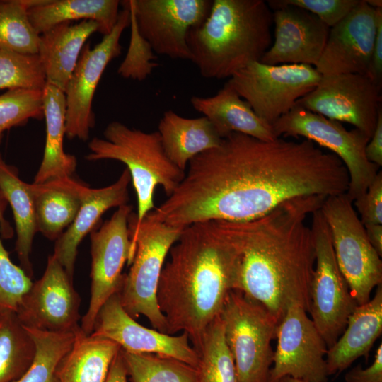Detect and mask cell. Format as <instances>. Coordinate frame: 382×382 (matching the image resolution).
Instances as JSON below:
<instances>
[{
  "instance_id": "obj_1",
  "label": "cell",
  "mask_w": 382,
  "mask_h": 382,
  "mask_svg": "<svg viewBox=\"0 0 382 382\" xmlns=\"http://www.w3.org/2000/svg\"><path fill=\"white\" fill-rule=\"evenodd\" d=\"M173 194L146 217L185 228L211 221L243 222L299 197L346 193L342 161L307 139L262 141L233 132L193 158Z\"/></svg>"
},
{
  "instance_id": "obj_2",
  "label": "cell",
  "mask_w": 382,
  "mask_h": 382,
  "mask_svg": "<svg viewBox=\"0 0 382 382\" xmlns=\"http://www.w3.org/2000/svg\"><path fill=\"white\" fill-rule=\"evenodd\" d=\"M325 198L296 197L251 221H215L239 252L236 290L262 304L278 324L292 303L309 313L316 253L306 221Z\"/></svg>"
},
{
  "instance_id": "obj_3",
  "label": "cell",
  "mask_w": 382,
  "mask_h": 382,
  "mask_svg": "<svg viewBox=\"0 0 382 382\" xmlns=\"http://www.w3.org/2000/svg\"><path fill=\"white\" fill-rule=\"evenodd\" d=\"M157 289L167 334L185 332L196 349L237 289L239 252L215 221L185 227L169 250Z\"/></svg>"
},
{
  "instance_id": "obj_4",
  "label": "cell",
  "mask_w": 382,
  "mask_h": 382,
  "mask_svg": "<svg viewBox=\"0 0 382 382\" xmlns=\"http://www.w3.org/2000/svg\"><path fill=\"white\" fill-rule=\"evenodd\" d=\"M273 13L263 0H213L206 19L187 35L190 61L202 77L223 79L271 47Z\"/></svg>"
},
{
  "instance_id": "obj_5",
  "label": "cell",
  "mask_w": 382,
  "mask_h": 382,
  "mask_svg": "<svg viewBox=\"0 0 382 382\" xmlns=\"http://www.w3.org/2000/svg\"><path fill=\"white\" fill-rule=\"evenodd\" d=\"M88 147V161L110 159L127 166L137 199V212L129 218L133 230L154 209L156 187L161 185L168 197L185 174L167 156L158 131L146 132L112 121L106 126L103 138L94 137Z\"/></svg>"
},
{
  "instance_id": "obj_6",
  "label": "cell",
  "mask_w": 382,
  "mask_h": 382,
  "mask_svg": "<svg viewBox=\"0 0 382 382\" xmlns=\"http://www.w3.org/2000/svg\"><path fill=\"white\" fill-rule=\"evenodd\" d=\"M129 228L130 269L118 292L125 311L133 318L144 316L154 329L167 333V322L157 301V289L166 257L183 230L145 217Z\"/></svg>"
},
{
  "instance_id": "obj_7",
  "label": "cell",
  "mask_w": 382,
  "mask_h": 382,
  "mask_svg": "<svg viewBox=\"0 0 382 382\" xmlns=\"http://www.w3.org/2000/svg\"><path fill=\"white\" fill-rule=\"evenodd\" d=\"M219 316L238 382H268L274 357L271 342L278 323L262 304L239 290L231 291Z\"/></svg>"
},
{
  "instance_id": "obj_8",
  "label": "cell",
  "mask_w": 382,
  "mask_h": 382,
  "mask_svg": "<svg viewBox=\"0 0 382 382\" xmlns=\"http://www.w3.org/2000/svg\"><path fill=\"white\" fill-rule=\"evenodd\" d=\"M346 193L326 197L320 208L328 226L337 265L357 305L371 299L382 284L381 256L370 243L364 225Z\"/></svg>"
},
{
  "instance_id": "obj_9",
  "label": "cell",
  "mask_w": 382,
  "mask_h": 382,
  "mask_svg": "<svg viewBox=\"0 0 382 382\" xmlns=\"http://www.w3.org/2000/svg\"><path fill=\"white\" fill-rule=\"evenodd\" d=\"M272 125L277 137H303L336 155L347 168L346 195L352 202L366 192L379 171V167L365 154L370 138L357 129L347 130L341 122L296 105Z\"/></svg>"
},
{
  "instance_id": "obj_10",
  "label": "cell",
  "mask_w": 382,
  "mask_h": 382,
  "mask_svg": "<svg viewBox=\"0 0 382 382\" xmlns=\"http://www.w3.org/2000/svg\"><path fill=\"white\" fill-rule=\"evenodd\" d=\"M311 215L316 262L310 286L309 313L329 349L345 330L357 304L337 265L330 232L320 209Z\"/></svg>"
},
{
  "instance_id": "obj_11",
  "label": "cell",
  "mask_w": 382,
  "mask_h": 382,
  "mask_svg": "<svg viewBox=\"0 0 382 382\" xmlns=\"http://www.w3.org/2000/svg\"><path fill=\"white\" fill-rule=\"evenodd\" d=\"M321 77L310 65H270L257 61L236 72L227 82L259 117L272 125L313 90Z\"/></svg>"
},
{
  "instance_id": "obj_12",
  "label": "cell",
  "mask_w": 382,
  "mask_h": 382,
  "mask_svg": "<svg viewBox=\"0 0 382 382\" xmlns=\"http://www.w3.org/2000/svg\"><path fill=\"white\" fill-rule=\"evenodd\" d=\"M129 10L138 32L157 54L190 60L187 42L189 30L207 17L212 0L120 1Z\"/></svg>"
},
{
  "instance_id": "obj_13",
  "label": "cell",
  "mask_w": 382,
  "mask_h": 382,
  "mask_svg": "<svg viewBox=\"0 0 382 382\" xmlns=\"http://www.w3.org/2000/svg\"><path fill=\"white\" fill-rule=\"evenodd\" d=\"M132 211L127 204L117 207L98 229L91 232V299L80 325L86 335L91 334L100 308L122 286V269L130 260L129 218Z\"/></svg>"
},
{
  "instance_id": "obj_14",
  "label": "cell",
  "mask_w": 382,
  "mask_h": 382,
  "mask_svg": "<svg viewBox=\"0 0 382 382\" xmlns=\"http://www.w3.org/2000/svg\"><path fill=\"white\" fill-rule=\"evenodd\" d=\"M130 25L128 9L120 11L117 22L102 40L91 47L85 44L64 92L66 98V136L86 141L95 126L92 105L94 94L108 64L121 54V35Z\"/></svg>"
},
{
  "instance_id": "obj_15",
  "label": "cell",
  "mask_w": 382,
  "mask_h": 382,
  "mask_svg": "<svg viewBox=\"0 0 382 382\" xmlns=\"http://www.w3.org/2000/svg\"><path fill=\"white\" fill-rule=\"evenodd\" d=\"M381 87L366 75L322 76L318 86L296 105L328 119L352 125L371 138L381 109Z\"/></svg>"
},
{
  "instance_id": "obj_16",
  "label": "cell",
  "mask_w": 382,
  "mask_h": 382,
  "mask_svg": "<svg viewBox=\"0 0 382 382\" xmlns=\"http://www.w3.org/2000/svg\"><path fill=\"white\" fill-rule=\"evenodd\" d=\"M277 347L268 382L291 376L304 382H327V345L306 311L292 303L278 324Z\"/></svg>"
},
{
  "instance_id": "obj_17",
  "label": "cell",
  "mask_w": 382,
  "mask_h": 382,
  "mask_svg": "<svg viewBox=\"0 0 382 382\" xmlns=\"http://www.w3.org/2000/svg\"><path fill=\"white\" fill-rule=\"evenodd\" d=\"M81 298L62 265L52 255L43 275L23 297L16 316L25 328L68 332L80 328Z\"/></svg>"
},
{
  "instance_id": "obj_18",
  "label": "cell",
  "mask_w": 382,
  "mask_h": 382,
  "mask_svg": "<svg viewBox=\"0 0 382 382\" xmlns=\"http://www.w3.org/2000/svg\"><path fill=\"white\" fill-rule=\"evenodd\" d=\"M90 335L112 340L127 352L171 357L195 368L198 364L187 333L169 335L140 325L123 308L118 292L100 308Z\"/></svg>"
},
{
  "instance_id": "obj_19",
  "label": "cell",
  "mask_w": 382,
  "mask_h": 382,
  "mask_svg": "<svg viewBox=\"0 0 382 382\" xmlns=\"http://www.w3.org/2000/svg\"><path fill=\"white\" fill-rule=\"evenodd\" d=\"M382 8L365 0L330 28L323 53L315 68L322 76L344 74L366 75Z\"/></svg>"
},
{
  "instance_id": "obj_20",
  "label": "cell",
  "mask_w": 382,
  "mask_h": 382,
  "mask_svg": "<svg viewBox=\"0 0 382 382\" xmlns=\"http://www.w3.org/2000/svg\"><path fill=\"white\" fill-rule=\"evenodd\" d=\"M273 13L272 44L260 60L270 65L301 64L316 66L324 50L330 28L301 8L267 1Z\"/></svg>"
},
{
  "instance_id": "obj_21",
  "label": "cell",
  "mask_w": 382,
  "mask_h": 382,
  "mask_svg": "<svg viewBox=\"0 0 382 382\" xmlns=\"http://www.w3.org/2000/svg\"><path fill=\"white\" fill-rule=\"evenodd\" d=\"M130 182L131 177L126 168L114 183L101 188L88 187L74 221L55 241L52 255L71 279H73L79 243L93 230L106 211L127 204Z\"/></svg>"
},
{
  "instance_id": "obj_22",
  "label": "cell",
  "mask_w": 382,
  "mask_h": 382,
  "mask_svg": "<svg viewBox=\"0 0 382 382\" xmlns=\"http://www.w3.org/2000/svg\"><path fill=\"white\" fill-rule=\"evenodd\" d=\"M376 287L371 299L355 307L345 330L328 349L325 361L329 376L342 372L361 357L367 361L373 345L381 335L382 284Z\"/></svg>"
},
{
  "instance_id": "obj_23",
  "label": "cell",
  "mask_w": 382,
  "mask_h": 382,
  "mask_svg": "<svg viewBox=\"0 0 382 382\" xmlns=\"http://www.w3.org/2000/svg\"><path fill=\"white\" fill-rule=\"evenodd\" d=\"M98 30L96 22L83 20L59 23L40 35L37 54L47 83L65 92L85 42Z\"/></svg>"
},
{
  "instance_id": "obj_24",
  "label": "cell",
  "mask_w": 382,
  "mask_h": 382,
  "mask_svg": "<svg viewBox=\"0 0 382 382\" xmlns=\"http://www.w3.org/2000/svg\"><path fill=\"white\" fill-rule=\"evenodd\" d=\"M37 231L56 241L76 218L88 187L71 176L31 183Z\"/></svg>"
},
{
  "instance_id": "obj_25",
  "label": "cell",
  "mask_w": 382,
  "mask_h": 382,
  "mask_svg": "<svg viewBox=\"0 0 382 382\" xmlns=\"http://www.w3.org/2000/svg\"><path fill=\"white\" fill-rule=\"evenodd\" d=\"M190 103L196 111L209 120L221 138L233 132L262 141L278 138L272 125L259 117L228 82L215 95L192 96Z\"/></svg>"
},
{
  "instance_id": "obj_26",
  "label": "cell",
  "mask_w": 382,
  "mask_h": 382,
  "mask_svg": "<svg viewBox=\"0 0 382 382\" xmlns=\"http://www.w3.org/2000/svg\"><path fill=\"white\" fill-rule=\"evenodd\" d=\"M158 129L167 156L185 172L190 160L218 146L222 139L205 117L187 118L172 110L164 112Z\"/></svg>"
},
{
  "instance_id": "obj_27",
  "label": "cell",
  "mask_w": 382,
  "mask_h": 382,
  "mask_svg": "<svg viewBox=\"0 0 382 382\" xmlns=\"http://www.w3.org/2000/svg\"><path fill=\"white\" fill-rule=\"evenodd\" d=\"M42 105L46 124V140L42 160L34 183L71 176L77 166L76 157L65 153L63 147L66 135L64 93L47 83L42 90Z\"/></svg>"
},
{
  "instance_id": "obj_28",
  "label": "cell",
  "mask_w": 382,
  "mask_h": 382,
  "mask_svg": "<svg viewBox=\"0 0 382 382\" xmlns=\"http://www.w3.org/2000/svg\"><path fill=\"white\" fill-rule=\"evenodd\" d=\"M117 0H47L30 8L27 13L38 35L64 23L91 20L97 23L98 32L107 35L115 26L119 17Z\"/></svg>"
},
{
  "instance_id": "obj_29",
  "label": "cell",
  "mask_w": 382,
  "mask_h": 382,
  "mask_svg": "<svg viewBox=\"0 0 382 382\" xmlns=\"http://www.w3.org/2000/svg\"><path fill=\"white\" fill-rule=\"evenodd\" d=\"M121 347L115 342L75 332L71 349L57 369L59 382H106L111 364Z\"/></svg>"
},
{
  "instance_id": "obj_30",
  "label": "cell",
  "mask_w": 382,
  "mask_h": 382,
  "mask_svg": "<svg viewBox=\"0 0 382 382\" xmlns=\"http://www.w3.org/2000/svg\"><path fill=\"white\" fill-rule=\"evenodd\" d=\"M0 192L13 211L16 232L15 250L20 267L32 278L30 253L33 238L37 231L30 184L20 178L17 168L7 164L1 153Z\"/></svg>"
},
{
  "instance_id": "obj_31",
  "label": "cell",
  "mask_w": 382,
  "mask_h": 382,
  "mask_svg": "<svg viewBox=\"0 0 382 382\" xmlns=\"http://www.w3.org/2000/svg\"><path fill=\"white\" fill-rule=\"evenodd\" d=\"M35 345L16 312L0 315V382H13L30 366Z\"/></svg>"
},
{
  "instance_id": "obj_32",
  "label": "cell",
  "mask_w": 382,
  "mask_h": 382,
  "mask_svg": "<svg viewBox=\"0 0 382 382\" xmlns=\"http://www.w3.org/2000/svg\"><path fill=\"white\" fill-rule=\"evenodd\" d=\"M195 350L199 357L196 367L198 382H238L220 316L207 326Z\"/></svg>"
},
{
  "instance_id": "obj_33",
  "label": "cell",
  "mask_w": 382,
  "mask_h": 382,
  "mask_svg": "<svg viewBox=\"0 0 382 382\" xmlns=\"http://www.w3.org/2000/svg\"><path fill=\"white\" fill-rule=\"evenodd\" d=\"M25 329L35 342V354L30 366L13 382H59L58 366L71 349L76 331L54 332Z\"/></svg>"
},
{
  "instance_id": "obj_34",
  "label": "cell",
  "mask_w": 382,
  "mask_h": 382,
  "mask_svg": "<svg viewBox=\"0 0 382 382\" xmlns=\"http://www.w3.org/2000/svg\"><path fill=\"white\" fill-rule=\"evenodd\" d=\"M132 382H198L196 368L180 360L121 349Z\"/></svg>"
},
{
  "instance_id": "obj_35",
  "label": "cell",
  "mask_w": 382,
  "mask_h": 382,
  "mask_svg": "<svg viewBox=\"0 0 382 382\" xmlns=\"http://www.w3.org/2000/svg\"><path fill=\"white\" fill-rule=\"evenodd\" d=\"M28 1H0V49L23 54L38 53L40 35L30 22Z\"/></svg>"
},
{
  "instance_id": "obj_36",
  "label": "cell",
  "mask_w": 382,
  "mask_h": 382,
  "mask_svg": "<svg viewBox=\"0 0 382 382\" xmlns=\"http://www.w3.org/2000/svg\"><path fill=\"white\" fill-rule=\"evenodd\" d=\"M45 71L37 54H23L0 49V90H43Z\"/></svg>"
},
{
  "instance_id": "obj_37",
  "label": "cell",
  "mask_w": 382,
  "mask_h": 382,
  "mask_svg": "<svg viewBox=\"0 0 382 382\" xmlns=\"http://www.w3.org/2000/svg\"><path fill=\"white\" fill-rule=\"evenodd\" d=\"M43 117L42 90L11 89L0 95V134L25 125L30 119Z\"/></svg>"
},
{
  "instance_id": "obj_38",
  "label": "cell",
  "mask_w": 382,
  "mask_h": 382,
  "mask_svg": "<svg viewBox=\"0 0 382 382\" xmlns=\"http://www.w3.org/2000/svg\"><path fill=\"white\" fill-rule=\"evenodd\" d=\"M32 284V278L11 261L0 233V315L16 312Z\"/></svg>"
},
{
  "instance_id": "obj_39",
  "label": "cell",
  "mask_w": 382,
  "mask_h": 382,
  "mask_svg": "<svg viewBox=\"0 0 382 382\" xmlns=\"http://www.w3.org/2000/svg\"><path fill=\"white\" fill-rule=\"evenodd\" d=\"M131 38L124 61L117 69L123 78L138 81L145 79L158 64L152 62L155 57L149 44L139 33L135 21L130 14Z\"/></svg>"
},
{
  "instance_id": "obj_40",
  "label": "cell",
  "mask_w": 382,
  "mask_h": 382,
  "mask_svg": "<svg viewBox=\"0 0 382 382\" xmlns=\"http://www.w3.org/2000/svg\"><path fill=\"white\" fill-rule=\"evenodd\" d=\"M284 5L301 8L316 15L330 28L343 19L359 0H277Z\"/></svg>"
},
{
  "instance_id": "obj_41",
  "label": "cell",
  "mask_w": 382,
  "mask_h": 382,
  "mask_svg": "<svg viewBox=\"0 0 382 382\" xmlns=\"http://www.w3.org/2000/svg\"><path fill=\"white\" fill-rule=\"evenodd\" d=\"M365 224H382V173L378 171L366 192L354 202Z\"/></svg>"
},
{
  "instance_id": "obj_42",
  "label": "cell",
  "mask_w": 382,
  "mask_h": 382,
  "mask_svg": "<svg viewBox=\"0 0 382 382\" xmlns=\"http://www.w3.org/2000/svg\"><path fill=\"white\" fill-rule=\"evenodd\" d=\"M346 382H382V343L377 347L372 364L366 369L360 365L345 375Z\"/></svg>"
},
{
  "instance_id": "obj_43",
  "label": "cell",
  "mask_w": 382,
  "mask_h": 382,
  "mask_svg": "<svg viewBox=\"0 0 382 382\" xmlns=\"http://www.w3.org/2000/svg\"><path fill=\"white\" fill-rule=\"evenodd\" d=\"M366 76L382 87V12L379 14L369 68Z\"/></svg>"
},
{
  "instance_id": "obj_44",
  "label": "cell",
  "mask_w": 382,
  "mask_h": 382,
  "mask_svg": "<svg viewBox=\"0 0 382 382\" xmlns=\"http://www.w3.org/2000/svg\"><path fill=\"white\" fill-rule=\"evenodd\" d=\"M367 159L381 167L382 165V110H379L375 129L365 148Z\"/></svg>"
},
{
  "instance_id": "obj_45",
  "label": "cell",
  "mask_w": 382,
  "mask_h": 382,
  "mask_svg": "<svg viewBox=\"0 0 382 382\" xmlns=\"http://www.w3.org/2000/svg\"><path fill=\"white\" fill-rule=\"evenodd\" d=\"M127 376L120 349L111 364L106 382H127Z\"/></svg>"
},
{
  "instance_id": "obj_46",
  "label": "cell",
  "mask_w": 382,
  "mask_h": 382,
  "mask_svg": "<svg viewBox=\"0 0 382 382\" xmlns=\"http://www.w3.org/2000/svg\"><path fill=\"white\" fill-rule=\"evenodd\" d=\"M367 238L378 254L382 255V224H365Z\"/></svg>"
},
{
  "instance_id": "obj_47",
  "label": "cell",
  "mask_w": 382,
  "mask_h": 382,
  "mask_svg": "<svg viewBox=\"0 0 382 382\" xmlns=\"http://www.w3.org/2000/svg\"><path fill=\"white\" fill-rule=\"evenodd\" d=\"M3 134H0V144L2 140ZM7 202L3 197L0 192V233L1 238L5 239L11 238L13 235V230L9 222L5 219L4 212L7 206Z\"/></svg>"
},
{
  "instance_id": "obj_48",
  "label": "cell",
  "mask_w": 382,
  "mask_h": 382,
  "mask_svg": "<svg viewBox=\"0 0 382 382\" xmlns=\"http://www.w3.org/2000/svg\"><path fill=\"white\" fill-rule=\"evenodd\" d=\"M366 2L374 8H382L381 0H365Z\"/></svg>"
},
{
  "instance_id": "obj_49",
  "label": "cell",
  "mask_w": 382,
  "mask_h": 382,
  "mask_svg": "<svg viewBox=\"0 0 382 382\" xmlns=\"http://www.w3.org/2000/svg\"><path fill=\"white\" fill-rule=\"evenodd\" d=\"M274 382H304L301 380L294 378L291 376H283Z\"/></svg>"
}]
</instances>
